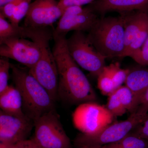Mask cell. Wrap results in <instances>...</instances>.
<instances>
[{"label":"cell","mask_w":148,"mask_h":148,"mask_svg":"<svg viewBox=\"0 0 148 148\" xmlns=\"http://www.w3.org/2000/svg\"><path fill=\"white\" fill-rule=\"evenodd\" d=\"M80 148H101V147H80Z\"/></svg>","instance_id":"d6a6232c"},{"label":"cell","mask_w":148,"mask_h":148,"mask_svg":"<svg viewBox=\"0 0 148 148\" xmlns=\"http://www.w3.org/2000/svg\"><path fill=\"white\" fill-rule=\"evenodd\" d=\"M34 122L26 115L17 116L0 112V141L11 145L27 140Z\"/></svg>","instance_id":"8fae6325"},{"label":"cell","mask_w":148,"mask_h":148,"mask_svg":"<svg viewBox=\"0 0 148 148\" xmlns=\"http://www.w3.org/2000/svg\"><path fill=\"white\" fill-rule=\"evenodd\" d=\"M105 68L113 81L116 90L125 83L130 71L129 70L121 69L118 63L106 66Z\"/></svg>","instance_id":"ac0fdd59"},{"label":"cell","mask_w":148,"mask_h":148,"mask_svg":"<svg viewBox=\"0 0 148 148\" xmlns=\"http://www.w3.org/2000/svg\"><path fill=\"white\" fill-rule=\"evenodd\" d=\"M133 135L148 140V114L143 121L130 132Z\"/></svg>","instance_id":"484cf974"},{"label":"cell","mask_w":148,"mask_h":148,"mask_svg":"<svg viewBox=\"0 0 148 148\" xmlns=\"http://www.w3.org/2000/svg\"><path fill=\"white\" fill-rule=\"evenodd\" d=\"M99 16L88 5L74 6L66 9L57 26L53 30V37L66 36L70 32H88L99 18Z\"/></svg>","instance_id":"9c48e42d"},{"label":"cell","mask_w":148,"mask_h":148,"mask_svg":"<svg viewBox=\"0 0 148 148\" xmlns=\"http://www.w3.org/2000/svg\"><path fill=\"white\" fill-rule=\"evenodd\" d=\"M22 0H14L0 7V15L5 18H8L10 20L13 15L16 6Z\"/></svg>","instance_id":"4316f807"},{"label":"cell","mask_w":148,"mask_h":148,"mask_svg":"<svg viewBox=\"0 0 148 148\" xmlns=\"http://www.w3.org/2000/svg\"><path fill=\"white\" fill-rule=\"evenodd\" d=\"M32 139L42 148H70V138L64 129L55 109L40 117L34 122Z\"/></svg>","instance_id":"8992f818"},{"label":"cell","mask_w":148,"mask_h":148,"mask_svg":"<svg viewBox=\"0 0 148 148\" xmlns=\"http://www.w3.org/2000/svg\"><path fill=\"white\" fill-rule=\"evenodd\" d=\"M32 0H22L16 6L14 13L10 19V23L18 26L19 23L24 17H26Z\"/></svg>","instance_id":"7402d4cb"},{"label":"cell","mask_w":148,"mask_h":148,"mask_svg":"<svg viewBox=\"0 0 148 148\" xmlns=\"http://www.w3.org/2000/svg\"><path fill=\"white\" fill-rule=\"evenodd\" d=\"M88 5L101 17L111 11L138 10L148 14V0H95Z\"/></svg>","instance_id":"5bb4252c"},{"label":"cell","mask_w":148,"mask_h":148,"mask_svg":"<svg viewBox=\"0 0 148 148\" xmlns=\"http://www.w3.org/2000/svg\"><path fill=\"white\" fill-rule=\"evenodd\" d=\"M141 112L145 114H148V88L144 98L143 99L140 107L138 108Z\"/></svg>","instance_id":"83f0119b"},{"label":"cell","mask_w":148,"mask_h":148,"mask_svg":"<svg viewBox=\"0 0 148 148\" xmlns=\"http://www.w3.org/2000/svg\"><path fill=\"white\" fill-rule=\"evenodd\" d=\"M15 145H11L5 143H0V148H14Z\"/></svg>","instance_id":"4dcf8cb0"},{"label":"cell","mask_w":148,"mask_h":148,"mask_svg":"<svg viewBox=\"0 0 148 148\" xmlns=\"http://www.w3.org/2000/svg\"><path fill=\"white\" fill-rule=\"evenodd\" d=\"M1 110L17 116L25 115L21 93L15 86L9 85L0 93Z\"/></svg>","instance_id":"2e32d148"},{"label":"cell","mask_w":148,"mask_h":148,"mask_svg":"<svg viewBox=\"0 0 148 148\" xmlns=\"http://www.w3.org/2000/svg\"><path fill=\"white\" fill-rule=\"evenodd\" d=\"M46 43L39 44L24 38H8L0 42V55L15 60L31 69L40 58L41 47Z\"/></svg>","instance_id":"ba28073f"},{"label":"cell","mask_w":148,"mask_h":148,"mask_svg":"<svg viewBox=\"0 0 148 148\" xmlns=\"http://www.w3.org/2000/svg\"><path fill=\"white\" fill-rule=\"evenodd\" d=\"M147 114L142 113L138 110L130 114L127 119L112 123L96 134L89 135L81 133L76 138L75 144L80 148L85 147H100L115 143L132 132Z\"/></svg>","instance_id":"277c9868"},{"label":"cell","mask_w":148,"mask_h":148,"mask_svg":"<svg viewBox=\"0 0 148 148\" xmlns=\"http://www.w3.org/2000/svg\"><path fill=\"white\" fill-rule=\"evenodd\" d=\"M53 32L49 28L37 29L16 26L0 15V42L8 38L17 37L29 39L40 44L50 42L53 38Z\"/></svg>","instance_id":"4fadbf2b"},{"label":"cell","mask_w":148,"mask_h":148,"mask_svg":"<svg viewBox=\"0 0 148 148\" xmlns=\"http://www.w3.org/2000/svg\"><path fill=\"white\" fill-rule=\"evenodd\" d=\"M87 37L97 51L106 58H122L125 42L124 25L120 14L99 17Z\"/></svg>","instance_id":"3957f363"},{"label":"cell","mask_w":148,"mask_h":148,"mask_svg":"<svg viewBox=\"0 0 148 148\" xmlns=\"http://www.w3.org/2000/svg\"><path fill=\"white\" fill-rule=\"evenodd\" d=\"M95 0H60L58 2V6L63 13L66 9L74 6H82L85 5H89Z\"/></svg>","instance_id":"d4e9b609"},{"label":"cell","mask_w":148,"mask_h":148,"mask_svg":"<svg viewBox=\"0 0 148 148\" xmlns=\"http://www.w3.org/2000/svg\"><path fill=\"white\" fill-rule=\"evenodd\" d=\"M29 142H30V140L21 141L15 145L14 148H28L29 145Z\"/></svg>","instance_id":"f1b7e54d"},{"label":"cell","mask_w":148,"mask_h":148,"mask_svg":"<svg viewBox=\"0 0 148 148\" xmlns=\"http://www.w3.org/2000/svg\"><path fill=\"white\" fill-rule=\"evenodd\" d=\"M97 78L98 88L103 95L108 96L116 90L113 81L105 67Z\"/></svg>","instance_id":"d6986e66"},{"label":"cell","mask_w":148,"mask_h":148,"mask_svg":"<svg viewBox=\"0 0 148 148\" xmlns=\"http://www.w3.org/2000/svg\"><path fill=\"white\" fill-rule=\"evenodd\" d=\"M75 127L86 135L100 132L113 121L114 116L106 106L94 102L81 103L72 116Z\"/></svg>","instance_id":"52a82bcc"},{"label":"cell","mask_w":148,"mask_h":148,"mask_svg":"<svg viewBox=\"0 0 148 148\" xmlns=\"http://www.w3.org/2000/svg\"><path fill=\"white\" fill-rule=\"evenodd\" d=\"M28 148H42L38 145L35 143L33 139L30 140L29 147Z\"/></svg>","instance_id":"f546056e"},{"label":"cell","mask_w":148,"mask_h":148,"mask_svg":"<svg viewBox=\"0 0 148 148\" xmlns=\"http://www.w3.org/2000/svg\"><path fill=\"white\" fill-rule=\"evenodd\" d=\"M67 45L72 58L79 66L98 77L106 66V57L99 53L84 32H74Z\"/></svg>","instance_id":"5b68a950"},{"label":"cell","mask_w":148,"mask_h":148,"mask_svg":"<svg viewBox=\"0 0 148 148\" xmlns=\"http://www.w3.org/2000/svg\"><path fill=\"white\" fill-rule=\"evenodd\" d=\"M125 84L132 92L134 108L137 111L148 88V68L141 66L130 71Z\"/></svg>","instance_id":"9a60e30c"},{"label":"cell","mask_w":148,"mask_h":148,"mask_svg":"<svg viewBox=\"0 0 148 148\" xmlns=\"http://www.w3.org/2000/svg\"><path fill=\"white\" fill-rule=\"evenodd\" d=\"M39 60L29 73L39 82L56 101L58 98V74L57 64L49 43L41 47Z\"/></svg>","instance_id":"30bf717a"},{"label":"cell","mask_w":148,"mask_h":148,"mask_svg":"<svg viewBox=\"0 0 148 148\" xmlns=\"http://www.w3.org/2000/svg\"><path fill=\"white\" fill-rule=\"evenodd\" d=\"M53 39L52 50L58 74V97L73 104L96 101L97 96L90 82L69 53L66 36Z\"/></svg>","instance_id":"6da1fadb"},{"label":"cell","mask_w":148,"mask_h":148,"mask_svg":"<svg viewBox=\"0 0 148 148\" xmlns=\"http://www.w3.org/2000/svg\"><path fill=\"white\" fill-rule=\"evenodd\" d=\"M14 0H0V7L3 6L13 1Z\"/></svg>","instance_id":"1f68e13d"},{"label":"cell","mask_w":148,"mask_h":148,"mask_svg":"<svg viewBox=\"0 0 148 148\" xmlns=\"http://www.w3.org/2000/svg\"><path fill=\"white\" fill-rule=\"evenodd\" d=\"M56 0H35L31 3L24 21V26L37 29L53 27L63 12Z\"/></svg>","instance_id":"7c38bea8"},{"label":"cell","mask_w":148,"mask_h":148,"mask_svg":"<svg viewBox=\"0 0 148 148\" xmlns=\"http://www.w3.org/2000/svg\"><path fill=\"white\" fill-rule=\"evenodd\" d=\"M11 64L8 58L1 57L0 58V93L8 86L9 71Z\"/></svg>","instance_id":"603a6c76"},{"label":"cell","mask_w":148,"mask_h":148,"mask_svg":"<svg viewBox=\"0 0 148 148\" xmlns=\"http://www.w3.org/2000/svg\"><path fill=\"white\" fill-rule=\"evenodd\" d=\"M106 107L114 117L122 116L127 112L123 106L116 90L109 95Z\"/></svg>","instance_id":"ffe728a7"},{"label":"cell","mask_w":148,"mask_h":148,"mask_svg":"<svg viewBox=\"0 0 148 148\" xmlns=\"http://www.w3.org/2000/svg\"><path fill=\"white\" fill-rule=\"evenodd\" d=\"M12 79L22 97L23 110L29 118L36 121L43 115L55 109V101L28 70L11 64Z\"/></svg>","instance_id":"7a4b0ae2"},{"label":"cell","mask_w":148,"mask_h":148,"mask_svg":"<svg viewBox=\"0 0 148 148\" xmlns=\"http://www.w3.org/2000/svg\"><path fill=\"white\" fill-rule=\"evenodd\" d=\"M123 106L130 114L136 112L134 107L132 92L125 86H122L116 90Z\"/></svg>","instance_id":"44dd1931"},{"label":"cell","mask_w":148,"mask_h":148,"mask_svg":"<svg viewBox=\"0 0 148 148\" xmlns=\"http://www.w3.org/2000/svg\"><path fill=\"white\" fill-rule=\"evenodd\" d=\"M140 66H148V36L143 46L129 56Z\"/></svg>","instance_id":"cb8c5ba5"},{"label":"cell","mask_w":148,"mask_h":148,"mask_svg":"<svg viewBox=\"0 0 148 148\" xmlns=\"http://www.w3.org/2000/svg\"><path fill=\"white\" fill-rule=\"evenodd\" d=\"M101 148H148V140L130 133L119 141Z\"/></svg>","instance_id":"e0dca14e"}]
</instances>
